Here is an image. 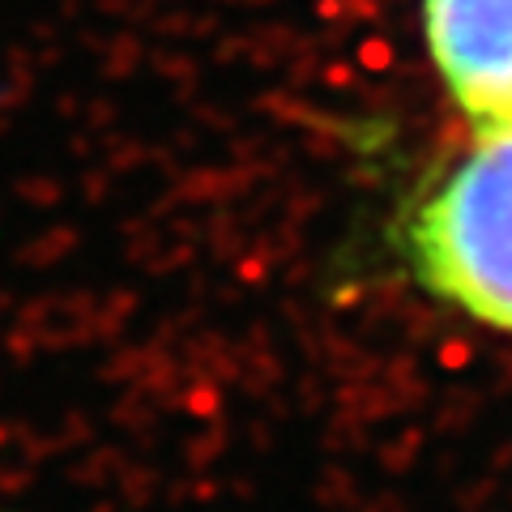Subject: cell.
I'll use <instances>...</instances> for the list:
<instances>
[{
	"mask_svg": "<svg viewBox=\"0 0 512 512\" xmlns=\"http://www.w3.org/2000/svg\"><path fill=\"white\" fill-rule=\"evenodd\" d=\"M410 218V265L431 291L512 333V128H474Z\"/></svg>",
	"mask_w": 512,
	"mask_h": 512,
	"instance_id": "cell-1",
	"label": "cell"
},
{
	"mask_svg": "<svg viewBox=\"0 0 512 512\" xmlns=\"http://www.w3.org/2000/svg\"><path fill=\"white\" fill-rule=\"evenodd\" d=\"M423 30L474 128H512V0H423Z\"/></svg>",
	"mask_w": 512,
	"mask_h": 512,
	"instance_id": "cell-2",
	"label": "cell"
}]
</instances>
